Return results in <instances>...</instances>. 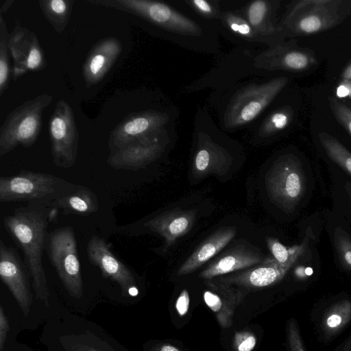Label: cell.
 Listing matches in <instances>:
<instances>
[{"label": "cell", "instance_id": "45", "mask_svg": "<svg viewBox=\"0 0 351 351\" xmlns=\"http://www.w3.org/2000/svg\"><path fill=\"white\" fill-rule=\"evenodd\" d=\"M348 8L350 14H351V0H348Z\"/></svg>", "mask_w": 351, "mask_h": 351}, {"label": "cell", "instance_id": "39", "mask_svg": "<svg viewBox=\"0 0 351 351\" xmlns=\"http://www.w3.org/2000/svg\"><path fill=\"white\" fill-rule=\"evenodd\" d=\"M9 330L8 317L0 305V351H3Z\"/></svg>", "mask_w": 351, "mask_h": 351}, {"label": "cell", "instance_id": "24", "mask_svg": "<svg viewBox=\"0 0 351 351\" xmlns=\"http://www.w3.org/2000/svg\"><path fill=\"white\" fill-rule=\"evenodd\" d=\"M294 114L293 107L289 104L272 108L269 106L251 125L252 138L263 142L276 137L291 126Z\"/></svg>", "mask_w": 351, "mask_h": 351}, {"label": "cell", "instance_id": "3", "mask_svg": "<svg viewBox=\"0 0 351 351\" xmlns=\"http://www.w3.org/2000/svg\"><path fill=\"white\" fill-rule=\"evenodd\" d=\"M49 219L50 211L42 204L33 203L15 209L3 220L5 228L23 252L36 298L46 306L50 294L42 256Z\"/></svg>", "mask_w": 351, "mask_h": 351}, {"label": "cell", "instance_id": "10", "mask_svg": "<svg viewBox=\"0 0 351 351\" xmlns=\"http://www.w3.org/2000/svg\"><path fill=\"white\" fill-rule=\"evenodd\" d=\"M178 117L173 106L164 110H147L133 113L119 123L109 136L110 153L147 136L175 129Z\"/></svg>", "mask_w": 351, "mask_h": 351}, {"label": "cell", "instance_id": "22", "mask_svg": "<svg viewBox=\"0 0 351 351\" xmlns=\"http://www.w3.org/2000/svg\"><path fill=\"white\" fill-rule=\"evenodd\" d=\"M195 219L196 210L176 208L149 219L145 226L164 238L162 250L167 251L179 238L192 229Z\"/></svg>", "mask_w": 351, "mask_h": 351}, {"label": "cell", "instance_id": "13", "mask_svg": "<svg viewBox=\"0 0 351 351\" xmlns=\"http://www.w3.org/2000/svg\"><path fill=\"white\" fill-rule=\"evenodd\" d=\"M48 128L53 163L64 169L72 167L77 156L79 136L73 109L64 99L57 101Z\"/></svg>", "mask_w": 351, "mask_h": 351}, {"label": "cell", "instance_id": "42", "mask_svg": "<svg viewBox=\"0 0 351 351\" xmlns=\"http://www.w3.org/2000/svg\"><path fill=\"white\" fill-rule=\"evenodd\" d=\"M153 351H180L176 347L170 344H162L154 348Z\"/></svg>", "mask_w": 351, "mask_h": 351}, {"label": "cell", "instance_id": "34", "mask_svg": "<svg viewBox=\"0 0 351 351\" xmlns=\"http://www.w3.org/2000/svg\"><path fill=\"white\" fill-rule=\"evenodd\" d=\"M335 247L341 265L351 270V239L341 230L335 237Z\"/></svg>", "mask_w": 351, "mask_h": 351}, {"label": "cell", "instance_id": "21", "mask_svg": "<svg viewBox=\"0 0 351 351\" xmlns=\"http://www.w3.org/2000/svg\"><path fill=\"white\" fill-rule=\"evenodd\" d=\"M122 51V45L114 37L101 40L90 51L83 66V75L87 87L99 82Z\"/></svg>", "mask_w": 351, "mask_h": 351}, {"label": "cell", "instance_id": "9", "mask_svg": "<svg viewBox=\"0 0 351 351\" xmlns=\"http://www.w3.org/2000/svg\"><path fill=\"white\" fill-rule=\"evenodd\" d=\"M46 247L49 260L66 290L71 296L80 298L82 278L73 230L63 227L53 230L47 236Z\"/></svg>", "mask_w": 351, "mask_h": 351}, {"label": "cell", "instance_id": "18", "mask_svg": "<svg viewBox=\"0 0 351 351\" xmlns=\"http://www.w3.org/2000/svg\"><path fill=\"white\" fill-rule=\"evenodd\" d=\"M280 3V0H254L235 9L270 47L286 40L277 20Z\"/></svg>", "mask_w": 351, "mask_h": 351}, {"label": "cell", "instance_id": "15", "mask_svg": "<svg viewBox=\"0 0 351 351\" xmlns=\"http://www.w3.org/2000/svg\"><path fill=\"white\" fill-rule=\"evenodd\" d=\"M86 251L89 262L100 269L104 277L117 282L123 295L138 294L134 275L112 253L110 245L104 239L93 236L88 242Z\"/></svg>", "mask_w": 351, "mask_h": 351}, {"label": "cell", "instance_id": "37", "mask_svg": "<svg viewBox=\"0 0 351 351\" xmlns=\"http://www.w3.org/2000/svg\"><path fill=\"white\" fill-rule=\"evenodd\" d=\"M209 285V284H208ZM212 290H207L204 292V300L206 305L215 313L219 312L223 305V301L221 296L218 294L215 289L210 285Z\"/></svg>", "mask_w": 351, "mask_h": 351}, {"label": "cell", "instance_id": "20", "mask_svg": "<svg viewBox=\"0 0 351 351\" xmlns=\"http://www.w3.org/2000/svg\"><path fill=\"white\" fill-rule=\"evenodd\" d=\"M289 269L278 264L271 256H267L261 263L220 278L219 280L227 285L261 288L278 282Z\"/></svg>", "mask_w": 351, "mask_h": 351}, {"label": "cell", "instance_id": "26", "mask_svg": "<svg viewBox=\"0 0 351 351\" xmlns=\"http://www.w3.org/2000/svg\"><path fill=\"white\" fill-rule=\"evenodd\" d=\"M53 203L64 214L87 215L99 209V200L95 193L81 185H73L69 190L56 198Z\"/></svg>", "mask_w": 351, "mask_h": 351}, {"label": "cell", "instance_id": "29", "mask_svg": "<svg viewBox=\"0 0 351 351\" xmlns=\"http://www.w3.org/2000/svg\"><path fill=\"white\" fill-rule=\"evenodd\" d=\"M351 319V302L339 301L328 308L322 320V329L326 337L336 335Z\"/></svg>", "mask_w": 351, "mask_h": 351}, {"label": "cell", "instance_id": "4", "mask_svg": "<svg viewBox=\"0 0 351 351\" xmlns=\"http://www.w3.org/2000/svg\"><path fill=\"white\" fill-rule=\"evenodd\" d=\"M349 15L348 0L293 1L286 5L278 26L286 39L296 38L334 28Z\"/></svg>", "mask_w": 351, "mask_h": 351}, {"label": "cell", "instance_id": "8", "mask_svg": "<svg viewBox=\"0 0 351 351\" xmlns=\"http://www.w3.org/2000/svg\"><path fill=\"white\" fill-rule=\"evenodd\" d=\"M69 185L51 174L22 170L15 176L0 178V201L55 199L73 186L67 188Z\"/></svg>", "mask_w": 351, "mask_h": 351}, {"label": "cell", "instance_id": "40", "mask_svg": "<svg viewBox=\"0 0 351 351\" xmlns=\"http://www.w3.org/2000/svg\"><path fill=\"white\" fill-rule=\"evenodd\" d=\"M189 295L186 289H184L180 293L176 302V308L180 315H186L189 308Z\"/></svg>", "mask_w": 351, "mask_h": 351}, {"label": "cell", "instance_id": "38", "mask_svg": "<svg viewBox=\"0 0 351 351\" xmlns=\"http://www.w3.org/2000/svg\"><path fill=\"white\" fill-rule=\"evenodd\" d=\"M346 90V95L351 97V60L343 68L339 75V87Z\"/></svg>", "mask_w": 351, "mask_h": 351}, {"label": "cell", "instance_id": "41", "mask_svg": "<svg viewBox=\"0 0 351 351\" xmlns=\"http://www.w3.org/2000/svg\"><path fill=\"white\" fill-rule=\"evenodd\" d=\"M335 351H351V336L339 345Z\"/></svg>", "mask_w": 351, "mask_h": 351}, {"label": "cell", "instance_id": "32", "mask_svg": "<svg viewBox=\"0 0 351 351\" xmlns=\"http://www.w3.org/2000/svg\"><path fill=\"white\" fill-rule=\"evenodd\" d=\"M10 34L8 32L5 22L0 14V96L8 87L12 68L9 59Z\"/></svg>", "mask_w": 351, "mask_h": 351}, {"label": "cell", "instance_id": "12", "mask_svg": "<svg viewBox=\"0 0 351 351\" xmlns=\"http://www.w3.org/2000/svg\"><path fill=\"white\" fill-rule=\"evenodd\" d=\"M266 186L270 199L278 206H295L306 190L304 173L298 158L287 154L276 159L267 173Z\"/></svg>", "mask_w": 351, "mask_h": 351}, {"label": "cell", "instance_id": "17", "mask_svg": "<svg viewBox=\"0 0 351 351\" xmlns=\"http://www.w3.org/2000/svg\"><path fill=\"white\" fill-rule=\"evenodd\" d=\"M9 50L13 60L12 78H18L29 71L45 68L47 62L38 38L29 29L16 25L10 34Z\"/></svg>", "mask_w": 351, "mask_h": 351}, {"label": "cell", "instance_id": "7", "mask_svg": "<svg viewBox=\"0 0 351 351\" xmlns=\"http://www.w3.org/2000/svg\"><path fill=\"white\" fill-rule=\"evenodd\" d=\"M254 55L250 47L238 46L221 57L205 75L184 87L185 93L212 89L213 95L220 94L243 82L248 75H256L254 68Z\"/></svg>", "mask_w": 351, "mask_h": 351}, {"label": "cell", "instance_id": "31", "mask_svg": "<svg viewBox=\"0 0 351 351\" xmlns=\"http://www.w3.org/2000/svg\"><path fill=\"white\" fill-rule=\"evenodd\" d=\"M266 241L271 257L278 264L290 268L304 250V245L303 244L287 247L282 244L277 239L273 237H267Z\"/></svg>", "mask_w": 351, "mask_h": 351}, {"label": "cell", "instance_id": "2", "mask_svg": "<svg viewBox=\"0 0 351 351\" xmlns=\"http://www.w3.org/2000/svg\"><path fill=\"white\" fill-rule=\"evenodd\" d=\"M289 82L284 75L267 80L243 81L212 95L210 104L217 111L220 128L232 132L251 125L281 93Z\"/></svg>", "mask_w": 351, "mask_h": 351}, {"label": "cell", "instance_id": "16", "mask_svg": "<svg viewBox=\"0 0 351 351\" xmlns=\"http://www.w3.org/2000/svg\"><path fill=\"white\" fill-rule=\"evenodd\" d=\"M29 271L14 248L0 241V277L15 298L23 315L27 316L32 304Z\"/></svg>", "mask_w": 351, "mask_h": 351}, {"label": "cell", "instance_id": "5", "mask_svg": "<svg viewBox=\"0 0 351 351\" xmlns=\"http://www.w3.org/2000/svg\"><path fill=\"white\" fill-rule=\"evenodd\" d=\"M194 121V176L202 178L211 173H226L233 158L229 151L217 142L222 129L215 124L207 108L199 110Z\"/></svg>", "mask_w": 351, "mask_h": 351}, {"label": "cell", "instance_id": "30", "mask_svg": "<svg viewBox=\"0 0 351 351\" xmlns=\"http://www.w3.org/2000/svg\"><path fill=\"white\" fill-rule=\"evenodd\" d=\"M319 140L328 156L351 176V152L335 136L319 133Z\"/></svg>", "mask_w": 351, "mask_h": 351}, {"label": "cell", "instance_id": "36", "mask_svg": "<svg viewBox=\"0 0 351 351\" xmlns=\"http://www.w3.org/2000/svg\"><path fill=\"white\" fill-rule=\"evenodd\" d=\"M256 343L255 336L250 332H239L234 338V345L237 351H252Z\"/></svg>", "mask_w": 351, "mask_h": 351}, {"label": "cell", "instance_id": "25", "mask_svg": "<svg viewBox=\"0 0 351 351\" xmlns=\"http://www.w3.org/2000/svg\"><path fill=\"white\" fill-rule=\"evenodd\" d=\"M235 227H223L204 239L178 270V275H186L199 268L220 252L234 237Z\"/></svg>", "mask_w": 351, "mask_h": 351}, {"label": "cell", "instance_id": "19", "mask_svg": "<svg viewBox=\"0 0 351 351\" xmlns=\"http://www.w3.org/2000/svg\"><path fill=\"white\" fill-rule=\"evenodd\" d=\"M265 258L258 250L249 245L237 244L217 256L201 272L199 277L210 280L216 276L251 267L261 263Z\"/></svg>", "mask_w": 351, "mask_h": 351}, {"label": "cell", "instance_id": "11", "mask_svg": "<svg viewBox=\"0 0 351 351\" xmlns=\"http://www.w3.org/2000/svg\"><path fill=\"white\" fill-rule=\"evenodd\" d=\"M253 64L256 75L263 77L279 71L304 73L317 66L318 62L313 50L300 47L296 38H289L255 54Z\"/></svg>", "mask_w": 351, "mask_h": 351}, {"label": "cell", "instance_id": "44", "mask_svg": "<svg viewBox=\"0 0 351 351\" xmlns=\"http://www.w3.org/2000/svg\"><path fill=\"white\" fill-rule=\"evenodd\" d=\"M346 191L351 202V183L348 182L346 185Z\"/></svg>", "mask_w": 351, "mask_h": 351}, {"label": "cell", "instance_id": "6", "mask_svg": "<svg viewBox=\"0 0 351 351\" xmlns=\"http://www.w3.org/2000/svg\"><path fill=\"white\" fill-rule=\"evenodd\" d=\"M53 99L51 95L40 94L12 110L0 128V156L19 145L29 147L38 139L43 110Z\"/></svg>", "mask_w": 351, "mask_h": 351}, {"label": "cell", "instance_id": "27", "mask_svg": "<svg viewBox=\"0 0 351 351\" xmlns=\"http://www.w3.org/2000/svg\"><path fill=\"white\" fill-rule=\"evenodd\" d=\"M171 2L186 13L210 23L214 27L221 13L219 0H173Z\"/></svg>", "mask_w": 351, "mask_h": 351}, {"label": "cell", "instance_id": "1", "mask_svg": "<svg viewBox=\"0 0 351 351\" xmlns=\"http://www.w3.org/2000/svg\"><path fill=\"white\" fill-rule=\"evenodd\" d=\"M88 3L133 14L156 29V34L187 49L216 53L220 48L215 27L186 13L173 3L152 0H90Z\"/></svg>", "mask_w": 351, "mask_h": 351}, {"label": "cell", "instance_id": "23", "mask_svg": "<svg viewBox=\"0 0 351 351\" xmlns=\"http://www.w3.org/2000/svg\"><path fill=\"white\" fill-rule=\"evenodd\" d=\"M215 27L219 34L238 46H269L267 41L252 28L235 8L228 9L221 5V16Z\"/></svg>", "mask_w": 351, "mask_h": 351}, {"label": "cell", "instance_id": "43", "mask_svg": "<svg viewBox=\"0 0 351 351\" xmlns=\"http://www.w3.org/2000/svg\"><path fill=\"white\" fill-rule=\"evenodd\" d=\"M14 0H7L5 1L1 5L0 9V14L2 15L3 12H5L14 3Z\"/></svg>", "mask_w": 351, "mask_h": 351}, {"label": "cell", "instance_id": "33", "mask_svg": "<svg viewBox=\"0 0 351 351\" xmlns=\"http://www.w3.org/2000/svg\"><path fill=\"white\" fill-rule=\"evenodd\" d=\"M329 108L337 121L351 136V104L335 96L328 97Z\"/></svg>", "mask_w": 351, "mask_h": 351}, {"label": "cell", "instance_id": "35", "mask_svg": "<svg viewBox=\"0 0 351 351\" xmlns=\"http://www.w3.org/2000/svg\"><path fill=\"white\" fill-rule=\"evenodd\" d=\"M287 334L289 351H305L298 326L295 319H291L289 321Z\"/></svg>", "mask_w": 351, "mask_h": 351}, {"label": "cell", "instance_id": "14", "mask_svg": "<svg viewBox=\"0 0 351 351\" xmlns=\"http://www.w3.org/2000/svg\"><path fill=\"white\" fill-rule=\"evenodd\" d=\"M173 130L152 135L129 143L110 153L108 164L115 169L138 170L155 160L169 141Z\"/></svg>", "mask_w": 351, "mask_h": 351}, {"label": "cell", "instance_id": "28", "mask_svg": "<svg viewBox=\"0 0 351 351\" xmlns=\"http://www.w3.org/2000/svg\"><path fill=\"white\" fill-rule=\"evenodd\" d=\"M40 8L46 19L58 34L64 30L70 18L73 0H39Z\"/></svg>", "mask_w": 351, "mask_h": 351}]
</instances>
